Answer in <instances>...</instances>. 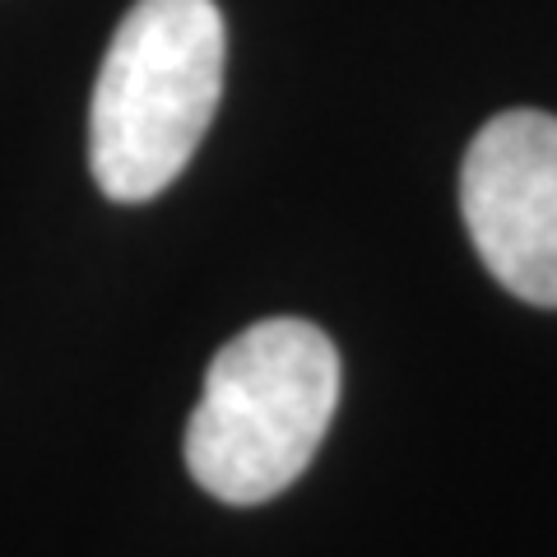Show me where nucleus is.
Listing matches in <instances>:
<instances>
[{"instance_id": "1", "label": "nucleus", "mask_w": 557, "mask_h": 557, "mask_svg": "<svg viewBox=\"0 0 557 557\" xmlns=\"http://www.w3.org/2000/svg\"><path fill=\"white\" fill-rule=\"evenodd\" d=\"M214 0H135L116 24L89 102V168L116 205L153 200L200 149L223 94Z\"/></svg>"}, {"instance_id": "3", "label": "nucleus", "mask_w": 557, "mask_h": 557, "mask_svg": "<svg viewBox=\"0 0 557 557\" xmlns=\"http://www.w3.org/2000/svg\"><path fill=\"white\" fill-rule=\"evenodd\" d=\"M460 214L502 288L557 307V116L516 108L487 121L460 168Z\"/></svg>"}, {"instance_id": "2", "label": "nucleus", "mask_w": 557, "mask_h": 557, "mask_svg": "<svg viewBox=\"0 0 557 557\" xmlns=\"http://www.w3.org/2000/svg\"><path fill=\"white\" fill-rule=\"evenodd\" d=\"M339 405V354L325 330L270 317L214 354L186 428V469L209 497L256 507L317 456Z\"/></svg>"}]
</instances>
